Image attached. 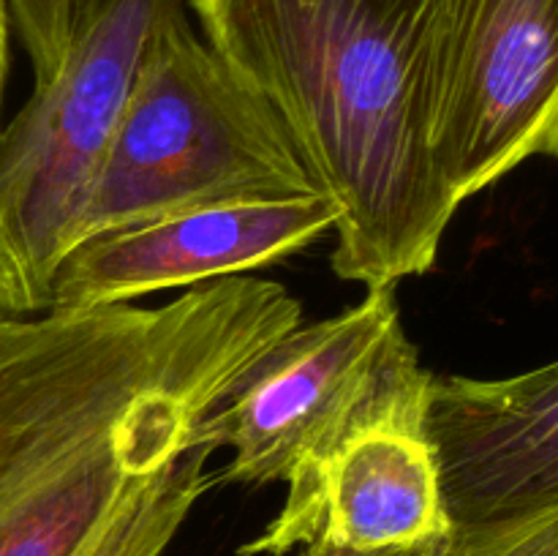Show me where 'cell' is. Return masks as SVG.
Wrapping results in <instances>:
<instances>
[{"instance_id":"cell-1","label":"cell","mask_w":558,"mask_h":556,"mask_svg":"<svg viewBox=\"0 0 558 556\" xmlns=\"http://www.w3.org/2000/svg\"><path fill=\"white\" fill-rule=\"evenodd\" d=\"M300 322L251 273L156 309L0 314V556H163L216 485L202 420Z\"/></svg>"},{"instance_id":"cell-2","label":"cell","mask_w":558,"mask_h":556,"mask_svg":"<svg viewBox=\"0 0 558 556\" xmlns=\"http://www.w3.org/2000/svg\"><path fill=\"white\" fill-rule=\"evenodd\" d=\"M441 0H191L205 41L287 129L338 205L332 270L396 289L458 213L434 156Z\"/></svg>"},{"instance_id":"cell-3","label":"cell","mask_w":558,"mask_h":556,"mask_svg":"<svg viewBox=\"0 0 558 556\" xmlns=\"http://www.w3.org/2000/svg\"><path fill=\"white\" fill-rule=\"evenodd\" d=\"M314 191L276 112L191 31L178 5L120 114L80 243L189 207Z\"/></svg>"},{"instance_id":"cell-4","label":"cell","mask_w":558,"mask_h":556,"mask_svg":"<svg viewBox=\"0 0 558 556\" xmlns=\"http://www.w3.org/2000/svg\"><path fill=\"white\" fill-rule=\"evenodd\" d=\"M180 0H98L58 74L0 125V314L52 309L125 101Z\"/></svg>"},{"instance_id":"cell-5","label":"cell","mask_w":558,"mask_h":556,"mask_svg":"<svg viewBox=\"0 0 558 556\" xmlns=\"http://www.w3.org/2000/svg\"><path fill=\"white\" fill-rule=\"evenodd\" d=\"M425 371L396 292L368 289L352 309L300 322L267 347L202 420L199 442L232 450L227 483H287Z\"/></svg>"},{"instance_id":"cell-6","label":"cell","mask_w":558,"mask_h":556,"mask_svg":"<svg viewBox=\"0 0 558 556\" xmlns=\"http://www.w3.org/2000/svg\"><path fill=\"white\" fill-rule=\"evenodd\" d=\"M430 131L458 205L558 156V0H441Z\"/></svg>"},{"instance_id":"cell-7","label":"cell","mask_w":558,"mask_h":556,"mask_svg":"<svg viewBox=\"0 0 558 556\" xmlns=\"http://www.w3.org/2000/svg\"><path fill=\"white\" fill-rule=\"evenodd\" d=\"M425 371L365 414L314 463L287 480V501L240 556H283L305 545L374 554L445 537V507Z\"/></svg>"},{"instance_id":"cell-8","label":"cell","mask_w":558,"mask_h":556,"mask_svg":"<svg viewBox=\"0 0 558 556\" xmlns=\"http://www.w3.org/2000/svg\"><path fill=\"white\" fill-rule=\"evenodd\" d=\"M336 223L338 205L314 191L216 202L112 229L69 251L54 276L52 309H104L245 276L308 249Z\"/></svg>"},{"instance_id":"cell-9","label":"cell","mask_w":558,"mask_h":556,"mask_svg":"<svg viewBox=\"0 0 558 556\" xmlns=\"http://www.w3.org/2000/svg\"><path fill=\"white\" fill-rule=\"evenodd\" d=\"M428 434L452 523L558 501V360L507 379L434 376Z\"/></svg>"},{"instance_id":"cell-10","label":"cell","mask_w":558,"mask_h":556,"mask_svg":"<svg viewBox=\"0 0 558 556\" xmlns=\"http://www.w3.org/2000/svg\"><path fill=\"white\" fill-rule=\"evenodd\" d=\"M300 556H558V501L488 523H456L445 537L398 551H354L305 545Z\"/></svg>"},{"instance_id":"cell-11","label":"cell","mask_w":558,"mask_h":556,"mask_svg":"<svg viewBox=\"0 0 558 556\" xmlns=\"http://www.w3.org/2000/svg\"><path fill=\"white\" fill-rule=\"evenodd\" d=\"M5 3L14 14L22 47L31 58L33 82L44 85L58 74L98 0H5Z\"/></svg>"},{"instance_id":"cell-12","label":"cell","mask_w":558,"mask_h":556,"mask_svg":"<svg viewBox=\"0 0 558 556\" xmlns=\"http://www.w3.org/2000/svg\"><path fill=\"white\" fill-rule=\"evenodd\" d=\"M5 76H9V14H5V0H0V112H3Z\"/></svg>"}]
</instances>
